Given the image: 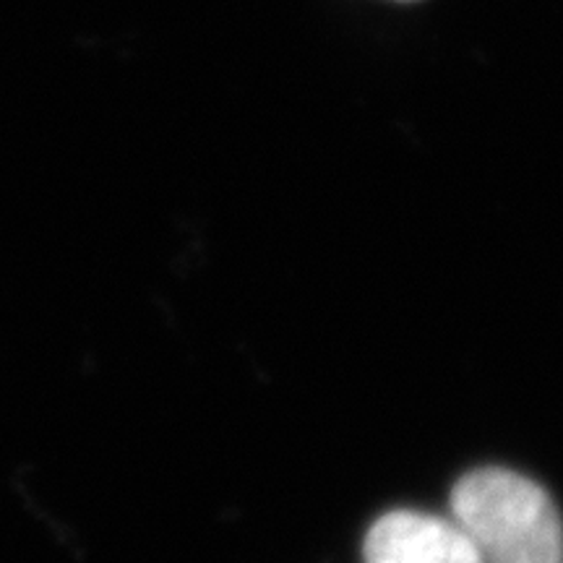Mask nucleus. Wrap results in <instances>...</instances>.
Returning <instances> with one entry per match:
<instances>
[{
    "instance_id": "obj_1",
    "label": "nucleus",
    "mask_w": 563,
    "mask_h": 563,
    "mask_svg": "<svg viewBox=\"0 0 563 563\" xmlns=\"http://www.w3.org/2000/svg\"><path fill=\"white\" fill-rule=\"evenodd\" d=\"M454 522L481 563H563V522L551 496L504 467L467 473L452 493Z\"/></svg>"
},
{
    "instance_id": "obj_2",
    "label": "nucleus",
    "mask_w": 563,
    "mask_h": 563,
    "mask_svg": "<svg viewBox=\"0 0 563 563\" xmlns=\"http://www.w3.org/2000/svg\"><path fill=\"white\" fill-rule=\"evenodd\" d=\"M365 563H481L473 540L454 519L391 511L371 527Z\"/></svg>"
}]
</instances>
